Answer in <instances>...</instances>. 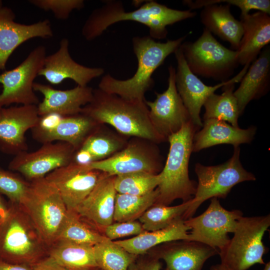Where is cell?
Wrapping results in <instances>:
<instances>
[{"mask_svg": "<svg viewBox=\"0 0 270 270\" xmlns=\"http://www.w3.org/2000/svg\"><path fill=\"white\" fill-rule=\"evenodd\" d=\"M196 15V12L190 10L173 9L153 0L147 1L136 10L126 12L122 2L106 0L102 6L90 14L82 26V34L86 40H92L102 35L111 25L130 20L148 26L152 38L162 40L166 38L167 26Z\"/></svg>", "mask_w": 270, "mask_h": 270, "instance_id": "obj_1", "label": "cell"}, {"mask_svg": "<svg viewBox=\"0 0 270 270\" xmlns=\"http://www.w3.org/2000/svg\"><path fill=\"white\" fill-rule=\"evenodd\" d=\"M144 101L126 100L98 88L93 90L92 101L82 108L80 113L98 124L110 126L129 138H143L158 144L167 141L153 126Z\"/></svg>", "mask_w": 270, "mask_h": 270, "instance_id": "obj_2", "label": "cell"}, {"mask_svg": "<svg viewBox=\"0 0 270 270\" xmlns=\"http://www.w3.org/2000/svg\"><path fill=\"white\" fill-rule=\"evenodd\" d=\"M186 36L166 42H156L150 36L132 39L133 50L138 60L134 75L125 80H118L108 74L103 76L98 88L124 98L144 101L145 94L154 85L152 75L166 58L180 46Z\"/></svg>", "mask_w": 270, "mask_h": 270, "instance_id": "obj_3", "label": "cell"}, {"mask_svg": "<svg viewBox=\"0 0 270 270\" xmlns=\"http://www.w3.org/2000/svg\"><path fill=\"white\" fill-rule=\"evenodd\" d=\"M198 128L190 120L168 138L169 152L160 172L161 180L156 188L158 196L156 204L169 206L177 199L184 202L193 198L197 182L189 177L188 164L194 136Z\"/></svg>", "mask_w": 270, "mask_h": 270, "instance_id": "obj_4", "label": "cell"}, {"mask_svg": "<svg viewBox=\"0 0 270 270\" xmlns=\"http://www.w3.org/2000/svg\"><path fill=\"white\" fill-rule=\"evenodd\" d=\"M47 256L48 248L30 217L20 204L9 202L0 220V260L34 266Z\"/></svg>", "mask_w": 270, "mask_h": 270, "instance_id": "obj_5", "label": "cell"}, {"mask_svg": "<svg viewBox=\"0 0 270 270\" xmlns=\"http://www.w3.org/2000/svg\"><path fill=\"white\" fill-rule=\"evenodd\" d=\"M20 204L48 248L57 240L68 211L57 189L45 177L32 180Z\"/></svg>", "mask_w": 270, "mask_h": 270, "instance_id": "obj_6", "label": "cell"}, {"mask_svg": "<svg viewBox=\"0 0 270 270\" xmlns=\"http://www.w3.org/2000/svg\"><path fill=\"white\" fill-rule=\"evenodd\" d=\"M270 226V214L240 217L233 237L218 250L220 263L232 270H246L256 264H265L262 256L267 248L262 240Z\"/></svg>", "mask_w": 270, "mask_h": 270, "instance_id": "obj_7", "label": "cell"}, {"mask_svg": "<svg viewBox=\"0 0 270 270\" xmlns=\"http://www.w3.org/2000/svg\"><path fill=\"white\" fill-rule=\"evenodd\" d=\"M186 62L196 76L226 81L239 64L238 52L220 43L206 28L194 42L180 46Z\"/></svg>", "mask_w": 270, "mask_h": 270, "instance_id": "obj_8", "label": "cell"}, {"mask_svg": "<svg viewBox=\"0 0 270 270\" xmlns=\"http://www.w3.org/2000/svg\"><path fill=\"white\" fill-rule=\"evenodd\" d=\"M240 156V147H234L232 156L224 164L212 166L196 164L194 170L198 182L190 204L183 216L184 220L192 217L207 200L212 198H224L235 185L256 180L252 173L243 168Z\"/></svg>", "mask_w": 270, "mask_h": 270, "instance_id": "obj_9", "label": "cell"}, {"mask_svg": "<svg viewBox=\"0 0 270 270\" xmlns=\"http://www.w3.org/2000/svg\"><path fill=\"white\" fill-rule=\"evenodd\" d=\"M164 166L158 144L136 136L130 138L126 146L112 156L88 164L90 168L114 176L135 172L158 174Z\"/></svg>", "mask_w": 270, "mask_h": 270, "instance_id": "obj_10", "label": "cell"}, {"mask_svg": "<svg viewBox=\"0 0 270 270\" xmlns=\"http://www.w3.org/2000/svg\"><path fill=\"white\" fill-rule=\"evenodd\" d=\"M243 216L240 210H228L218 198H212L207 209L201 214L184 220L189 228L188 239L205 244L218 250L228 243L229 233H233L238 220Z\"/></svg>", "mask_w": 270, "mask_h": 270, "instance_id": "obj_11", "label": "cell"}, {"mask_svg": "<svg viewBox=\"0 0 270 270\" xmlns=\"http://www.w3.org/2000/svg\"><path fill=\"white\" fill-rule=\"evenodd\" d=\"M46 56V48L38 46L16 67L0 74V84L2 86L0 108L13 104L36 106L39 104L33 85Z\"/></svg>", "mask_w": 270, "mask_h": 270, "instance_id": "obj_12", "label": "cell"}, {"mask_svg": "<svg viewBox=\"0 0 270 270\" xmlns=\"http://www.w3.org/2000/svg\"><path fill=\"white\" fill-rule=\"evenodd\" d=\"M174 54L177 62L176 84L178 92L189 112L192 122L200 128L202 127L203 124L200 117L201 108L207 98L219 88L230 83L240 82L250 64L244 66L240 72L232 78L221 82L215 86H209L205 84L191 72L180 47Z\"/></svg>", "mask_w": 270, "mask_h": 270, "instance_id": "obj_13", "label": "cell"}, {"mask_svg": "<svg viewBox=\"0 0 270 270\" xmlns=\"http://www.w3.org/2000/svg\"><path fill=\"white\" fill-rule=\"evenodd\" d=\"M75 151L73 146L66 142L43 144L34 152L24 151L14 156L9 162L8 168L31 181L45 177L53 170L71 162Z\"/></svg>", "mask_w": 270, "mask_h": 270, "instance_id": "obj_14", "label": "cell"}, {"mask_svg": "<svg viewBox=\"0 0 270 270\" xmlns=\"http://www.w3.org/2000/svg\"><path fill=\"white\" fill-rule=\"evenodd\" d=\"M168 71L166 90L162 93L156 92V98L154 101H144L153 126L166 140L170 136L178 132L184 124L191 120L176 89V70L170 66Z\"/></svg>", "mask_w": 270, "mask_h": 270, "instance_id": "obj_15", "label": "cell"}, {"mask_svg": "<svg viewBox=\"0 0 270 270\" xmlns=\"http://www.w3.org/2000/svg\"><path fill=\"white\" fill-rule=\"evenodd\" d=\"M106 172L72 162L48 174L46 178L57 189L67 210H76Z\"/></svg>", "mask_w": 270, "mask_h": 270, "instance_id": "obj_16", "label": "cell"}, {"mask_svg": "<svg viewBox=\"0 0 270 270\" xmlns=\"http://www.w3.org/2000/svg\"><path fill=\"white\" fill-rule=\"evenodd\" d=\"M98 124L81 113L66 116L50 114L40 116L31 130L33 138L42 144L63 142L76 150Z\"/></svg>", "mask_w": 270, "mask_h": 270, "instance_id": "obj_17", "label": "cell"}, {"mask_svg": "<svg viewBox=\"0 0 270 270\" xmlns=\"http://www.w3.org/2000/svg\"><path fill=\"white\" fill-rule=\"evenodd\" d=\"M40 119L36 105H21L0 108V150L16 156L27 151L25 134Z\"/></svg>", "mask_w": 270, "mask_h": 270, "instance_id": "obj_18", "label": "cell"}, {"mask_svg": "<svg viewBox=\"0 0 270 270\" xmlns=\"http://www.w3.org/2000/svg\"><path fill=\"white\" fill-rule=\"evenodd\" d=\"M15 18L12 10L0 1V71L5 70L10 56L20 44L35 38H48L53 36L48 20L25 24L16 22Z\"/></svg>", "mask_w": 270, "mask_h": 270, "instance_id": "obj_19", "label": "cell"}, {"mask_svg": "<svg viewBox=\"0 0 270 270\" xmlns=\"http://www.w3.org/2000/svg\"><path fill=\"white\" fill-rule=\"evenodd\" d=\"M69 42L62 38L58 50L46 56L38 76H42L52 84H58L66 79L74 80L78 86H86L93 79L102 75V68H90L74 61L68 51Z\"/></svg>", "mask_w": 270, "mask_h": 270, "instance_id": "obj_20", "label": "cell"}, {"mask_svg": "<svg viewBox=\"0 0 270 270\" xmlns=\"http://www.w3.org/2000/svg\"><path fill=\"white\" fill-rule=\"evenodd\" d=\"M149 254L166 263L164 270H202L218 250L201 242L179 240L164 243Z\"/></svg>", "mask_w": 270, "mask_h": 270, "instance_id": "obj_21", "label": "cell"}, {"mask_svg": "<svg viewBox=\"0 0 270 270\" xmlns=\"http://www.w3.org/2000/svg\"><path fill=\"white\" fill-rule=\"evenodd\" d=\"M33 88L44 96L42 102L37 105L40 116L50 114L66 116L80 114L82 108L90 103L93 97L94 89L88 86L60 90L49 85L34 82Z\"/></svg>", "mask_w": 270, "mask_h": 270, "instance_id": "obj_22", "label": "cell"}, {"mask_svg": "<svg viewBox=\"0 0 270 270\" xmlns=\"http://www.w3.org/2000/svg\"><path fill=\"white\" fill-rule=\"evenodd\" d=\"M114 176L102 178L87 197L74 210L86 222L99 232L114 222L116 192Z\"/></svg>", "mask_w": 270, "mask_h": 270, "instance_id": "obj_23", "label": "cell"}, {"mask_svg": "<svg viewBox=\"0 0 270 270\" xmlns=\"http://www.w3.org/2000/svg\"><path fill=\"white\" fill-rule=\"evenodd\" d=\"M129 138L105 124H98L76 150L72 162L88 165L106 159L122 150Z\"/></svg>", "mask_w": 270, "mask_h": 270, "instance_id": "obj_24", "label": "cell"}, {"mask_svg": "<svg viewBox=\"0 0 270 270\" xmlns=\"http://www.w3.org/2000/svg\"><path fill=\"white\" fill-rule=\"evenodd\" d=\"M202 128L194 136L192 152L221 144H230L234 147L250 142L256 132V128L242 129L216 118L204 120Z\"/></svg>", "mask_w": 270, "mask_h": 270, "instance_id": "obj_25", "label": "cell"}, {"mask_svg": "<svg viewBox=\"0 0 270 270\" xmlns=\"http://www.w3.org/2000/svg\"><path fill=\"white\" fill-rule=\"evenodd\" d=\"M269 15L258 11L240 17L243 34L238 50L239 64H250L270 43Z\"/></svg>", "mask_w": 270, "mask_h": 270, "instance_id": "obj_26", "label": "cell"}, {"mask_svg": "<svg viewBox=\"0 0 270 270\" xmlns=\"http://www.w3.org/2000/svg\"><path fill=\"white\" fill-rule=\"evenodd\" d=\"M238 88L234 92L240 110L244 112L252 100L264 96L270 84V49L266 46L250 66L240 81Z\"/></svg>", "mask_w": 270, "mask_h": 270, "instance_id": "obj_27", "label": "cell"}, {"mask_svg": "<svg viewBox=\"0 0 270 270\" xmlns=\"http://www.w3.org/2000/svg\"><path fill=\"white\" fill-rule=\"evenodd\" d=\"M230 5L211 4L204 7L200 17L204 28L212 34L228 42L232 50H238L243 34L241 21L235 18L230 10Z\"/></svg>", "mask_w": 270, "mask_h": 270, "instance_id": "obj_28", "label": "cell"}, {"mask_svg": "<svg viewBox=\"0 0 270 270\" xmlns=\"http://www.w3.org/2000/svg\"><path fill=\"white\" fill-rule=\"evenodd\" d=\"M189 228L183 218L159 230L144 231L130 238L114 240L128 252L136 256L147 254L150 250L165 242L188 239Z\"/></svg>", "mask_w": 270, "mask_h": 270, "instance_id": "obj_29", "label": "cell"}, {"mask_svg": "<svg viewBox=\"0 0 270 270\" xmlns=\"http://www.w3.org/2000/svg\"><path fill=\"white\" fill-rule=\"evenodd\" d=\"M48 256L68 270H89L98 267L92 245L58 240L48 248Z\"/></svg>", "mask_w": 270, "mask_h": 270, "instance_id": "obj_30", "label": "cell"}, {"mask_svg": "<svg viewBox=\"0 0 270 270\" xmlns=\"http://www.w3.org/2000/svg\"><path fill=\"white\" fill-rule=\"evenodd\" d=\"M234 84L230 83L222 86V94L214 93L207 98L203 106L205 108L204 120L216 118L238 127V118L240 114L237 100L234 94Z\"/></svg>", "mask_w": 270, "mask_h": 270, "instance_id": "obj_31", "label": "cell"}, {"mask_svg": "<svg viewBox=\"0 0 270 270\" xmlns=\"http://www.w3.org/2000/svg\"><path fill=\"white\" fill-rule=\"evenodd\" d=\"M108 238L84 220L74 210H68L57 240L94 246ZM56 240V241H57Z\"/></svg>", "mask_w": 270, "mask_h": 270, "instance_id": "obj_32", "label": "cell"}, {"mask_svg": "<svg viewBox=\"0 0 270 270\" xmlns=\"http://www.w3.org/2000/svg\"><path fill=\"white\" fill-rule=\"evenodd\" d=\"M158 196L156 188L142 195L116 193L114 221L123 222L138 219L148 208L155 204Z\"/></svg>", "mask_w": 270, "mask_h": 270, "instance_id": "obj_33", "label": "cell"}, {"mask_svg": "<svg viewBox=\"0 0 270 270\" xmlns=\"http://www.w3.org/2000/svg\"><path fill=\"white\" fill-rule=\"evenodd\" d=\"M94 248L97 266L102 270H128L138 257L109 239L94 245Z\"/></svg>", "mask_w": 270, "mask_h": 270, "instance_id": "obj_34", "label": "cell"}, {"mask_svg": "<svg viewBox=\"0 0 270 270\" xmlns=\"http://www.w3.org/2000/svg\"><path fill=\"white\" fill-rule=\"evenodd\" d=\"M190 200L174 206L154 204L138 218L139 221L145 231L164 228L177 219L183 218L190 204Z\"/></svg>", "mask_w": 270, "mask_h": 270, "instance_id": "obj_35", "label": "cell"}, {"mask_svg": "<svg viewBox=\"0 0 270 270\" xmlns=\"http://www.w3.org/2000/svg\"><path fill=\"white\" fill-rule=\"evenodd\" d=\"M160 180V173L135 172L115 176L114 186L117 193L142 195L156 190Z\"/></svg>", "mask_w": 270, "mask_h": 270, "instance_id": "obj_36", "label": "cell"}, {"mask_svg": "<svg viewBox=\"0 0 270 270\" xmlns=\"http://www.w3.org/2000/svg\"><path fill=\"white\" fill-rule=\"evenodd\" d=\"M29 184L16 174L0 168V194L6 196L9 202L20 204Z\"/></svg>", "mask_w": 270, "mask_h": 270, "instance_id": "obj_37", "label": "cell"}, {"mask_svg": "<svg viewBox=\"0 0 270 270\" xmlns=\"http://www.w3.org/2000/svg\"><path fill=\"white\" fill-rule=\"evenodd\" d=\"M30 3L45 11H51L55 18L67 19L74 10H80L84 6L83 0H30Z\"/></svg>", "mask_w": 270, "mask_h": 270, "instance_id": "obj_38", "label": "cell"}, {"mask_svg": "<svg viewBox=\"0 0 270 270\" xmlns=\"http://www.w3.org/2000/svg\"><path fill=\"white\" fill-rule=\"evenodd\" d=\"M103 230L104 235L111 240L128 236H136L145 231L141 223L136 220L113 222Z\"/></svg>", "mask_w": 270, "mask_h": 270, "instance_id": "obj_39", "label": "cell"}, {"mask_svg": "<svg viewBox=\"0 0 270 270\" xmlns=\"http://www.w3.org/2000/svg\"><path fill=\"white\" fill-rule=\"evenodd\" d=\"M162 263L152 255L147 254L138 256L128 270H160Z\"/></svg>", "mask_w": 270, "mask_h": 270, "instance_id": "obj_40", "label": "cell"}, {"mask_svg": "<svg viewBox=\"0 0 270 270\" xmlns=\"http://www.w3.org/2000/svg\"><path fill=\"white\" fill-rule=\"evenodd\" d=\"M34 270H68L47 256L34 266Z\"/></svg>", "mask_w": 270, "mask_h": 270, "instance_id": "obj_41", "label": "cell"}, {"mask_svg": "<svg viewBox=\"0 0 270 270\" xmlns=\"http://www.w3.org/2000/svg\"><path fill=\"white\" fill-rule=\"evenodd\" d=\"M0 270H34V268L30 265L10 264L0 260Z\"/></svg>", "mask_w": 270, "mask_h": 270, "instance_id": "obj_42", "label": "cell"}, {"mask_svg": "<svg viewBox=\"0 0 270 270\" xmlns=\"http://www.w3.org/2000/svg\"><path fill=\"white\" fill-rule=\"evenodd\" d=\"M9 206V202H6L0 196V220H2L6 215Z\"/></svg>", "mask_w": 270, "mask_h": 270, "instance_id": "obj_43", "label": "cell"}, {"mask_svg": "<svg viewBox=\"0 0 270 270\" xmlns=\"http://www.w3.org/2000/svg\"><path fill=\"white\" fill-rule=\"evenodd\" d=\"M210 270H232L226 266L222 264H217L210 266Z\"/></svg>", "mask_w": 270, "mask_h": 270, "instance_id": "obj_44", "label": "cell"}, {"mask_svg": "<svg viewBox=\"0 0 270 270\" xmlns=\"http://www.w3.org/2000/svg\"><path fill=\"white\" fill-rule=\"evenodd\" d=\"M263 270H270V262H268L265 264V266Z\"/></svg>", "mask_w": 270, "mask_h": 270, "instance_id": "obj_45", "label": "cell"}, {"mask_svg": "<svg viewBox=\"0 0 270 270\" xmlns=\"http://www.w3.org/2000/svg\"><path fill=\"white\" fill-rule=\"evenodd\" d=\"M89 270H102L99 268L98 267H96Z\"/></svg>", "mask_w": 270, "mask_h": 270, "instance_id": "obj_46", "label": "cell"}]
</instances>
